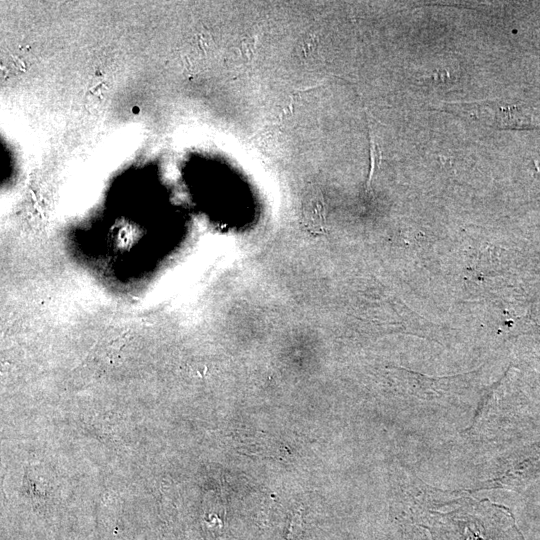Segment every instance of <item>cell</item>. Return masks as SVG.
<instances>
[{
    "label": "cell",
    "instance_id": "7a4b0ae2",
    "mask_svg": "<svg viewBox=\"0 0 540 540\" xmlns=\"http://www.w3.org/2000/svg\"><path fill=\"white\" fill-rule=\"evenodd\" d=\"M302 217L307 227L315 232L325 226V203L320 190L310 187L302 202Z\"/></svg>",
    "mask_w": 540,
    "mask_h": 540
},
{
    "label": "cell",
    "instance_id": "6da1fadb",
    "mask_svg": "<svg viewBox=\"0 0 540 540\" xmlns=\"http://www.w3.org/2000/svg\"><path fill=\"white\" fill-rule=\"evenodd\" d=\"M469 105L476 112L477 119L485 120L488 125L493 124L497 128H522L530 125V118L515 106L496 105L492 102L477 104V107Z\"/></svg>",
    "mask_w": 540,
    "mask_h": 540
},
{
    "label": "cell",
    "instance_id": "3957f363",
    "mask_svg": "<svg viewBox=\"0 0 540 540\" xmlns=\"http://www.w3.org/2000/svg\"><path fill=\"white\" fill-rule=\"evenodd\" d=\"M303 532L302 511L297 510L291 517L285 532V540H299Z\"/></svg>",
    "mask_w": 540,
    "mask_h": 540
}]
</instances>
